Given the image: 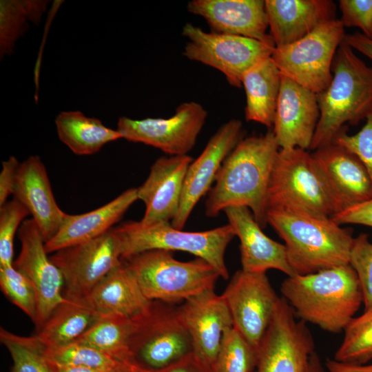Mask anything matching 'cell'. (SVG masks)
Here are the masks:
<instances>
[{
	"instance_id": "d6a6232c",
	"label": "cell",
	"mask_w": 372,
	"mask_h": 372,
	"mask_svg": "<svg viewBox=\"0 0 372 372\" xmlns=\"http://www.w3.org/2000/svg\"><path fill=\"white\" fill-rule=\"evenodd\" d=\"M344 338L333 359L345 362L366 364L372 360V305L354 317L344 330Z\"/></svg>"
},
{
	"instance_id": "7c38bea8",
	"label": "cell",
	"mask_w": 372,
	"mask_h": 372,
	"mask_svg": "<svg viewBox=\"0 0 372 372\" xmlns=\"http://www.w3.org/2000/svg\"><path fill=\"white\" fill-rule=\"evenodd\" d=\"M280 298L273 319L256 348L255 372H305L315 343L307 323L297 320Z\"/></svg>"
},
{
	"instance_id": "bcb514c9",
	"label": "cell",
	"mask_w": 372,
	"mask_h": 372,
	"mask_svg": "<svg viewBox=\"0 0 372 372\" xmlns=\"http://www.w3.org/2000/svg\"><path fill=\"white\" fill-rule=\"evenodd\" d=\"M305 372H327L316 351L311 355Z\"/></svg>"
},
{
	"instance_id": "f6af8a7d",
	"label": "cell",
	"mask_w": 372,
	"mask_h": 372,
	"mask_svg": "<svg viewBox=\"0 0 372 372\" xmlns=\"http://www.w3.org/2000/svg\"><path fill=\"white\" fill-rule=\"evenodd\" d=\"M345 42L354 50L358 51L372 60V39L361 32L346 34Z\"/></svg>"
},
{
	"instance_id": "e0dca14e",
	"label": "cell",
	"mask_w": 372,
	"mask_h": 372,
	"mask_svg": "<svg viewBox=\"0 0 372 372\" xmlns=\"http://www.w3.org/2000/svg\"><path fill=\"white\" fill-rule=\"evenodd\" d=\"M242 135L241 121H229L218 128L198 158L190 163L178 211L171 222L174 227L183 229L185 227L196 205L211 189L224 161L242 139Z\"/></svg>"
},
{
	"instance_id": "4fadbf2b",
	"label": "cell",
	"mask_w": 372,
	"mask_h": 372,
	"mask_svg": "<svg viewBox=\"0 0 372 372\" xmlns=\"http://www.w3.org/2000/svg\"><path fill=\"white\" fill-rule=\"evenodd\" d=\"M207 116L200 103L185 102L167 118L120 117L116 130L128 141L156 147L170 156L187 155L194 147Z\"/></svg>"
},
{
	"instance_id": "1f68e13d",
	"label": "cell",
	"mask_w": 372,
	"mask_h": 372,
	"mask_svg": "<svg viewBox=\"0 0 372 372\" xmlns=\"http://www.w3.org/2000/svg\"><path fill=\"white\" fill-rule=\"evenodd\" d=\"M0 341L10 354L12 372H56L45 355V347L35 335H19L1 327Z\"/></svg>"
},
{
	"instance_id": "7a4b0ae2",
	"label": "cell",
	"mask_w": 372,
	"mask_h": 372,
	"mask_svg": "<svg viewBox=\"0 0 372 372\" xmlns=\"http://www.w3.org/2000/svg\"><path fill=\"white\" fill-rule=\"evenodd\" d=\"M280 291L299 320L333 333L344 331L363 303L358 276L349 264L287 276Z\"/></svg>"
},
{
	"instance_id": "f35d334b",
	"label": "cell",
	"mask_w": 372,
	"mask_h": 372,
	"mask_svg": "<svg viewBox=\"0 0 372 372\" xmlns=\"http://www.w3.org/2000/svg\"><path fill=\"white\" fill-rule=\"evenodd\" d=\"M365 120V124L354 134H347V127H344L333 143L347 149L360 159L372 183V112Z\"/></svg>"
},
{
	"instance_id": "83f0119b",
	"label": "cell",
	"mask_w": 372,
	"mask_h": 372,
	"mask_svg": "<svg viewBox=\"0 0 372 372\" xmlns=\"http://www.w3.org/2000/svg\"><path fill=\"white\" fill-rule=\"evenodd\" d=\"M58 137L74 154L85 156L98 152L105 144L122 138L117 130L106 127L98 118L80 111H63L55 118Z\"/></svg>"
},
{
	"instance_id": "484cf974",
	"label": "cell",
	"mask_w": 372,
	"mask_h": 372,
	"mask_svg": "<svg viewBox=\"0 0 372 372\" xmlns=\"http://www.w3.org/2000/svg\"><path fill=\"white\" fill-rule=\"evenodd\" d=\"M84 301L101 316L118 314L134 318L146 311L152 300L144 295L136 278L121 261Z\"/></svg>"
},
{
	"instance_id": "30bf717a",
	"label": "cell",
	"mask_w": 372,
	"mask_h": 372,
	"mask_svg": "<svg viewBox=\"0 0 372 372\" xmlns=\"http://www.w3.org/2000/svg\"><path fill=\"white\" fill-rule=\"evenodd\" d=\"M182 34L188 39L183 54L220 71L228 83L242 86L243 75L254 65L271 56L275 46L242 36L206 32L186 23Z\"/></svg>"
},
{
	"instance_id": "e575fe53",
	"label": "cell",
	"mask_w": 372,
	"mask_h": 372,
	"mask_svg": "<svg viewBox=\"0 0 372 372\" xmlns=\"http://www.w3.org/2000/svg\"><path fill=\"white\" fill-rule=\"evenodd\" d=\"M45 355L56 366H83L113 372L122 363L89 345L74 342L65 345L45 347Z\"/></svg>"
},
{
	"instance_id": "9c48e42d",
	"label": "cell",
	"mask_w": 372,
	"mask_h": 372,
	"mask_svg": "<svg viewBox=\"0 0 372 372\" xmlns=\"http://www.w3.org/2000/svg\"><path fill=\"white\" fill-rule=\"evenodd\" d=\"M344 28L340 19L326 21L302 39L275 47L271 58L282 74L318 95L331 81L333 59L346 35Z\"/></svg>"
},
{
	"instance_id": "7bdbcfd3",
	"label": "cell",
	"mask_w": 372,
	"mask_h": 372,
	"mask_svg": "<svg viewBox=\"0 0 372 372\" xmlns=\"http://www.w3.org/2000/svg\"><path fill=\"white\" fill-rule=\"evenodd\" d=\"M149 372H213V369L193 351L166 367Z\"/></svg>"
},
{
	"instance_id": "2e32d148",
	"label": "cell",
	"mask_w": 372,
	"mask_h": 372,
	"mask_svg": "<svg viewBox=\"0 0 372 372\" xmlns=\"http://www.w3.org/2000/svg\"><path fill=\"white\" fill-rule=\"evenodd\" d=\"M311 156L333 215L372 198L370 176L353 154L332 143L314 150Z\"/></svg>"
},
{
	"instance_id": "c3c4849f",
	"label": "cell",
	"mask_w": 372,
	"mask_h": 372,
	"mask_svg": "<svg viewBox=\"0 0 372 372\" xmlns=\"http://www.w3.org/2000/svg\"><path fill=\"white\" fill-rule=\"evenodd\" d=\"M113 372H149L136 362H124Z\"/></svg>"
},
{
	"instance_id": "cb8c5ba5",
	"label": "cell",
	"mask_w": 372,
	"mask_h": 372,
	"mask_svg": "<svg viewBox=\"0 0 372 372\" xmlns=\"http://www.w3.org/2000/svg\"><path fill=\"white\" fill-rule=\"evenodd\" d=\"M270 35L275 47L291 44L323 23L335 19L331 0H265Z\"/></svg>"
},
{
	"instance_id": "6da1fadb",
	"label": "cell",
	"mask_w": 372,
	"mask_h": 372,
	"mask_svg": "<svg viewBox=\"0 0 372 372\" xmlns=\"http://www.w3.org/2000/svg\"><path fill=\"white\" fill-rule=\"evenodd\" d=\"M279 149L272 130L242 138L224 161L208 192L206 216L216 217L228 207H246L265 227L269 183Z\"/></svg>"
},
{
	"instance_id": "5bb4252c",
	"label": "cell",
	"mask_w": 372,
	"mask_h": 372,
	"mask_svg": "<svg viewBox=\"0 0 372 372\" xmlns=\"http://www.w3.org/2000/svg\"><path fill=\"white\" fill-rule=\"evenodd\" d=\"M233 327L256 349L277 309L280 298L265 272L237 271L222 294Z\"/></svg>"
},
{
	"instance_id": "d4e9b609",
	"label": "cell",
	"mask_w": 372,
	"mask_h": 372,
	"mask_svg": "<svg viewBox=\"0 0 372 372\" xmlns=\"http://www.w3.org/2000/svg\"><path fill=\"white\" fill-rule=\"evenodd\" d=\"M138 198L137 187L130 188L112 200L91 211L66 214L55 236L45 242L48 254L97 238L113 228Z\"/></svg>"
},
{
	"instance_id": "4316f807",
	"label": "cell",
	"mask_w": 372,
	"mask_h": 372,
	"mask_svg": "<svg viewBox=\"0 0 372 372\" xmlns=\"http://www.w3.org/2000/svg\"><path fill=\"white\" fill-rule=\"evenodd\" d=\"M281 73L271 56L249 69L242 78L246 95L245 118L269 128L273 125Z\"/></svg>"
},
{
	"instance_id": "60d3db41",
	"label": "cell",
	"mask_w": 372,
	"mask_h": 372,
	"mask_svg": "<svg viewBox=\"0 0 372 372\" xmlns=\"http://www.w3.org/2000/svg\"><path fill=\"white\" fill-rule=\"evenodd\" d=\"M331 218L340 225L355 224L372 227V198L333 215Z\"/></svg>"
},
{
	"instance_id": "5b68a950",
	"label": "cell",
	"mask_w": 372,
	"mask_h": 372,
	"mask_svg": "<svg viewBox=\"0 0 372 372\" xmlns=\"http://www.w3.org/2000/svg\"><path fill=\"white\" fill-rule=\"evenodd\" d=\"M136 278L143 293L150 300L183 302L206 291L214 289L220 278L206 260L183 262L171 251L154 249L121 259Z\"/></svg>"
},
{
	"instance_id": "d6986e66",
	"label": "cell",
	"mask_w": 372,
	"mask_h": 372,
	"mask_svg": "<svg viewBox=\"0 0 372 372\" xmlns=\"http://www.w3.org/2000/svg\"><path fill=\"white\" fill-rule=\"evenodd\" d=\"M192 340L194 352L212 367L225 331L233 327L228 306L214 289L191 297L178 306Z\"/></svg>"
},
{
	"instance_id": "3957f363",
	"label": "cell",
	"mask_w": 372,
	"mask_h": 372,
	"mask_svg": "<svg viewBox=\"0 0 372 372\" xmlns=\"http://www.w3.org/2000/svg\"><path fill=\"white\" fill-rule=\"evenodd\" d=\"M267 217L285 242L287 260L295 274L349 264L354 237L351 230L331 218L278 208L269 209Z\"/></svg>"
},
{
	"instance_id": "4dcf8cb0",
	"label": "cell",
	"mask_w": 372,
	"mask_h": 372,
	"mask_svg": "<svg viewBox=\"0 0 372 372\" xmlns=\"http://www.w3.org/2000/svg\"><path fill=\"white\" fill-rule=\"evenodd\" d=\"M48 1L1 0L0 1L1 58L13 52L15 43L26 30L28 21L39 23Z\"/></svg>"
},
{
	"instance_id": "52a82bcc",
	"label": "cell",
	"mask_w": 372,
	"mask_h": 372,
	"mask_svg": "<svg viewBox=\"0 0 372 372\" xmlns=\"http://www.w3.org/2000/svg\"><path fill=\"white\" fill-rule=\"evenodd\" d=\"M267 208L298 211L323 218L333 215L311 154L306 149H279L270 176Z\"/></svg>"
},
{
	"instance_id": "ba28073f",
	"label": "cell",
	"mask_w": 372,
	"mask_h": 372,
	"mask_svg": "<svg viewBox=\"0 0 372 372\" xmlns=\"http://www.w3.org/2000/svg\"><path fill=\"white\" fill-rule=\"evenodd\" d=\"M132 319L129 349L143 368L158 370L194 351L190 334L174 304L152 300L146 311Z\"/></svg>"
},
{
	"instance_id": "ac0fdd59",
	"label": "cell",
	"mask_w": 372,
	"mask_h": 372,
	"mask_svg": "<svg viewBox=\"0 0 372 372\" xmlns=\"http://www.w3.org/2000/svg\"><path fill=\"white\" fill-rule=\"evenodd\" d=\"M319 117L317 95L281 74L272 130L280 149H309Z\"/></svg>"
},
{
	"instance_id": "277c9868",
	"label": "cell",
	"mask_w": 372,
	"mask_h": 372,
	"mask_svg": "<svg viewBox=\"0 0 372 372\" xmlns=\"http://www.w3.org/2000/svg\"><path fill=\"white\" fill-rule=\"evenodd\" d=\"M332 79L317 95L320 117L310 149L333 143L346 124L357 125L372 112V68L344 40L332 65Z\"/></svg>"
},
{
	"instance_id": "74e56055",
	"label": "cell",
	"mask_w": 372,
	"mask_h": 372,
	"mask_svg": "<svg viewBox=\"0 0 372 372\" xmlns=\"http://www.w3.org/2000/svg\"><path fill=\"white\" fill-rule=\"evenodd\" d=\"M349 265L358 276L366 309L372 305V242L367 234H360L354 238Z\"/></svg>"
},
{
	"instance_id": "b9f144b4",
	"label": "cell",
	"mask_w": 372,
	"mask_h": 372,
	"mask_svg": "<svg viewBox=\"0 0 372 372\" xmlns=\"http://www.w3.org/2000/svg\"><path fill=\"white\" fill-rule=\"evenodd\" d=\"M20 163L14 156H10L2 162L0 173V207L12 194Z\"/></svg>"
},
{
	"instance_id": "8d00e7d4",
	"label": "cell",
	"mask_w": 372,
	"mask_h": 372,
	"mask_svg": "<svg viewBox=\"0 0 372 372\" xmlns=\"http://www.w3.org/2000/svg\"><path fill=\"white\" fill-rule=\"evenodd\" d=\"M30 214L28 209L14 198L0 207V267L13 265L14 236Z\"/></svg>"
},
{
	"instance_id": "ffe728a7",
	"label": "cell",
	"mask_w": 372,
	"mask_h": 372,
	"mask_svg": "<svg viewBox=\"0 0 372 372\" xmlns=\"http://www.w3.org/2000/svg\"><path fill=\"white\" fill-rule=\"evenodd\" d=\"M193 158L189 155L161 156L152 164L145 182L137 187L145 207L143 224L172 222L178 213L185 175Z\"/></svg>"
},
{
	"instance_id": "8992f818",
	"label": "cell",
	"mask_w": 372,
	"mask_h": 372,
	"mask_svg": "<svg viewBox=\"0 0 372 372\" xmlns=\"http://www.w3.org/2000/svg\"><path fill=\"white\" fill-rule=\"evenodd\" d=\"M114 230L121 242V259L154 249L180 251L206 260L220 278H229L225 254L236 236L229 224L203 231H186L174 227L170 222L145 225L129 220Z\"/></svg>"
},
{
	"instance_id": "603a6c76",
	"label": "cell",
	"mask_w": 372,
	"mask_h": 372,
	"mask_svg": "<svg viewBox=\"0 0 372 372\" xmlns=\"http://www.w3.org/2000/svg\"><path fill=\"white\" fill-rule=\"evenodd\" d=\"M12 195L29 211L45 242L61 227L66 213L58 206L41 158L30 156L20 163Z\"/></svg>"
},
{
	"instance_id": "7dc6e473",
	"label": "cell",
	"mask_w": 372,
	"mask_h": 372,
	"mask_svg": "<svg viewBox=\"0 0 372 372\" xmlns=\"http://www.w3.org/2000/svg\"><path fill=\"white\" fill-rule=\"evenodd\" d=\"M56 372H110L96 369L83 366H56L54 365Z\"/></svg>"
},
{
	"instance_id": "44dd1931",
	"label": "cell",
	"mask_w": 372,
	"mask_h": 372,
	"mask_svg": "<svg viewBox=\"0 0 372 372\" xmlns=\"http://www.w3.org/2000/svg\"><path fill=\"white\" fill-rule=\"evenodd\" d=\"M189 12L202 17L214 32L251 38L274 45L263 0H193Z\"/></svg>"
},
{
	"instance_id": "ee69618b",
	"label": "cell",
	"mask_w": 372,
	"mask_h": 372,
	"mask_svg": "<svg viewBox=\"0 0 372 372\" xmlns=\"http://www.w3.org/2000/svg\"><path fill=\"white\" fill-rule=\"evenodd\" d=\"M324 366L327 372H372V364H355L327 359Z\"/></svg>"
},
{
	"instance_id": "ab89813d",
	"label": "cell",
	"mask_w": 372,
	"mask_h": 372,
	"mask_svg": "<svg viewBox=\"0 0 372 372\" xmlns=\"http://www.w3.org/2000/svg\"><path fill=\"white\" fill-rule=\"evenodd\" d=\"M340 19L344 27H355L372 39V0H340Z\"/></svg>"
},
{
	"instance_id": "8fae6325",
	"label": "cell",
	"mask_w": 372,
	"mask_h": 372,
	"mask_svg": "<svg viewBox=\"0 0 372 372\" xmlns=\"http://www.w3.org/2000/svg\"><path fill=\"white\" fill-rule=\"evenodd\" d=\"M64 282V297L84 300L121 263V246L114 227L90 240L61 249L50 256Z\"/></svg>"
},
{
	"instance_id": "d590c367",
	"label": "cell",
	"mask_w": 372,
	"mask_h": 372,
	"mask_svg": "<svg viewBox=\"0 0 372 372\" xmlns=\"http://www.w3.org/2000/svg\"><path fill=\"white\" fill-rule=\"evenodd\" d=\"M0 287L6 298L35 323L36 295L28 278L14 267L13 265L0 267Z\"/></svg>"
},
{
	"instance_id": "f546056e",
	"label": "cell",
	"mask_w": 372,
	"mask_h": 372,
	"mask_svg": "<svg viewBox=\"0 0 372 372\" xmlns=\"http://www.w3.org/2000/svg\"><path fill=\"white\" fill-rule=\"evenodd\" d=\"M133 328L134 320L131 318L103 315L75 342L92 347L119 362H136L129 349Z\"/></svg>"
},
{
	"instance_id": "836d02e7",
	"label": "cell",
	"mask_w": 372,
	"mask_h": 372,
	"mask_svg": "<svg viewBox=\"0 0 372 372\" xmlns=\"http://www.w3.org/2000/svg\"><path fill=\"white\" fill-rule=\"evenodd\" d=\"M256 349L234 327L223 333L213 372H253Z\"/></svg>"
},
{
	"instance_id": "7402d4cb",
	"label": "cell",
	"mask_w": 372,
	"mask_h": 372,
	"mask_svg": "<svg viewBox=\"0 0 372 372\" xmlns=\"http://www.w3.org/2000/svg\"><path fill=\"white\" fill-rule=\"evenodd\" d=\"M235 236L240 240L242 270L265 272L276 269L287 276L295 275L287 258L285 246L268 237L246 207H231L224 210Z\"/></svg>"
},
{
	"instance_id": "f1b7e54d",
	"label": "cell",
	"mask_w": 372,
	"mask_h": 372,
	"mask_svg": "<svg viewBox=\"0 0 372 372\" xmlns=\"http://www.w3.org/2000/svg\"><path fill=\"white\" fill-rule=\"evenodd\" d=\"M100 317L84 300L65 298L54 309L35 336L45 347L65 345L75 342Z\"/></svg>"
},
{
	"instance_id": "9a60e30c",
	"label": "cell",
	"mask_w": 372,
	"mask_h": 372,
	"mask_svg": "<svg viewBox=\"0 0 372 372\" xmlns=\"http://www.w3.org/2000/svg\"><path fill=\"white\" fill-rule=\"evenodd\" d=\"M21 251L13 266L30 281L37 300V331L43 326L54 309L65 300L62 293L64 285L59 268L48 256L45 240L36 222L25 219L18 230Z\"/></svg>"
}]
</instances>
